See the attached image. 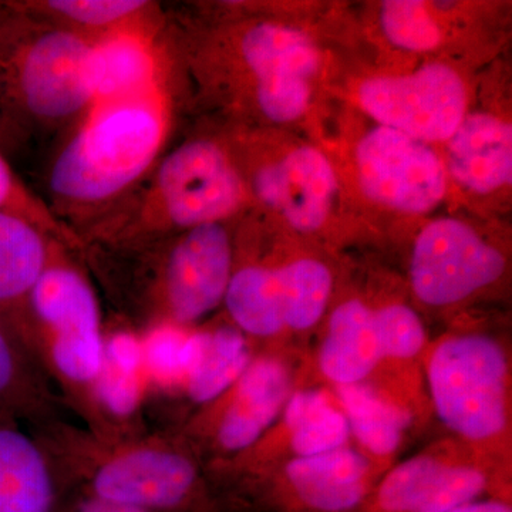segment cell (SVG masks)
<instances>
[{"label":"cell","mask_w":512,"mask_h":512,"mask_svg":"<svg viewBox=\"0 0 512 512\" xmlns=\"http://www.w3.org/2000/svg\"><path fill=\"white\" fill-rule=\"evenodd\" d=\"M286 332L305 333L319 325L335 288L325 259L298 255L274 261Z\"/></svg>","instance_id":"cell-27"},{"label":"cell","mask_w":512,"mask_h":512,"mask_svg":"<svg viewBox=\"0 0 512 512\" xmlns=\"http://www.w3.org/2000/svg\"><path fill=\"white\" fill-rule=\"evenodd\" d=\"M18 148V144L9 136L8 130H6L2 120H0V151L6 154V156H9V154H12L13 151L18 150Z\"/></svg>","instance_id":"cell-33"},{"label":"cell","mask_w":512,"mask_h":512,"mask_svg":"<svg viewBox=\"0 0 512 512\" xmlns=\"http://www.w3.org/2000/svg\"><path fill=\"white\" fill-rule=\"evenodd\" d=\"M64 252L74 251L22 218L0 212V323L35 362L30 298Z\"/></svg>","instance_id":"cell-18"},{"label":"cell","mask_w":512,"mask_h":512,"mask_svg":"<svg viewBox=\"0 0 512 512\" xmlns=\"http://www.w3.org/2000/svg\"><path fill=\"white\" fill-rule=\"evenodd\" d=\"M148 380L140 333L114 325L104 332L103 365L82 426L100 436L124 437L147 431L143 410Z\"/></svg>","instance_id":"cell-16"},{"label":"cell","mask_w":512,"mask_h":512,"mask_svg":"<svg viewBox=\"0 0 512 512\" xmlns=\"http://www.w3.org/2000/svg\"><path fill=\"white\" fill-rule=\"evenodd\" d=\"M293 392L292 370L284 357L261 353L228 389L198 407L175 430L198 456L210 457L207 467L225 463L272 429Z\"/></svg>","instance_id":"cell-10"},{"label":"cell","mask_w":512,"mask_h":512,"mask_svg":"<svg viewBox=\"0 0 512 512\" xmlns=\"http://www.w3.org/2000/svg\"><path fill=\"white\" fill-rule=\"evenodd\" d=\"M349 163L360 197L397 217H426L450 195L440 151L380 124L356 138Z\"/></svg>","instance_id":"cell-13"},{"label":"cell","mask_w":512,"mask_h":512,"mask_svg":"<svg viewBox=\"0 0 512 512\" xmlns=\"http://www.w3.org/2000/svg\"><path fill=\"white\" fill-rule=\"evenodd\" d=\"M382 35L394 49L437 55L447 45L446 3L389 0L379 6Z\"/></svg>","instance_id":"cell-28"},{"label":"cell","mask_w":512,"mask_h":512,"mask_svg":"<svg viewBox=\"0 0 512 512\" xmlns=\"http://www.w3.org/2000/svg\"><path fill=\"white\" fill-rule=\"evenodd\" d=\"M62 497L35 436L16 421L0 420V512H57Z\"/></svg>","instance_id":"cell-21"},{"label":"cell","mask_w":512,"mask_h":512,"mask_svg":"<svg viewBox=\"0 0 512 512\" xmlns=\"http://www.w3.org/2000/svg\"><path fill=\"white\" fill-rule=\"evenodd\" d=\"M238 221L123 245H84L80 261L121 325L194 328L224 303Z\"/></svg>","instance_id":"cell-2"},{"label":"cell","mask_w":512,"mask_h":512,"mask_svg":"<svg viewBox=\"0 0 512 512\" xmlns=\"http://www.w3.org/2000/svg\"><path fill=\"white\" fill-rule=\"evenodd\" d=\"M30 311L37 365L83 423L103 365L106 323L79 255L64 252L46 269L33 289Z\"/></svg>","instance_id":"cell-7"},{"label":"cell","mask_w":512,"mask_h":512,"mask_svg":"<svg viewBox=\"0 0 512 512\" xmlns=\"http://www.w3.org/2000/svg\"><path fill=\"white\" fill-rule=\"evenodd\" d=\"M443 512H512L511 501L505 498L490 497L457 505Z\"/></svg>","instance_id":"cell-32"},{"label":"cell","mask_w":512,"mask_h":512,"mask_svg":"<svg viewBox=\"0 0 512 512\" xmlns=\"http://www.w3.org/2000/svg\"><path fill=\"white\" fill-rule=\"evenodd\" d=\"M249 212L251 197L234 151L224 131L211 126L165 150L133 190L77 237L82 248L133 244L239 221Z\"/></svg>","instance_id":"cell-4"},{"label":"cell","mask_w":512,"mask_h":512,"mask_svg":"<svg viewBox=\"0 0 512 512\" xmlns=\"http://www.w3.org/2000/svg\"><path fill=\"white\" fill-rule=\"evenodd\" d=\"M64 404L43 370L0 323V420L29 429L63 419Z\"/></svg>","instance_id":"cell-26"},{"label":"cell","mask_w":512,"mask_h":512,"mask_svg":"<svg viewBox=\"0 0 512 512\" xmlns=\"http://www.w3.org/2000/svg\"><path fill=\"white\" fill-rule=\"evenodd\" d=\"M94 43L0 0V120L18 147L72 131L92 111Z\"/></svg>","instance_id":"cell-6"},{"label":"cell","mask_w":512,"mask_h":512,"mask_svg":"<svg viewBox=\"0 0 512 512\" xmlns=\"http://www.w3.org/2000/svg\"><path fill=\"white\" fill-rule=\"evenodd\" d=\"M434 412L458 441L494 463L510 451L511 369L507 350L480 332L450 333L424 353Z\"/></svg>","instance_id":"cell-8"},{"label":"cell","mask_w":512,"mask_h":512,"mask_svg":"<svg viewBox=\"0 0 512 512\" xmlns=\"http://www.w3.org/2000/svg\"><path fill=\"white\" fill-rule=\"evenodd\" d=\"M491 461L461 441H447L390 467L353 512H443L498 490ZM510 500V498H508Z\"/></svg>","instance_id":"cell-15"},{"label":"cell","mask_w":512,"mask_h":512,"mask_svg":"<svg viewBox=\"0 0 512 512\" xmlns=\"http://www.w3.org/2000/svg\"><path fill=\"white\" fill-rule=\"evenodd\" d=\"M254 356L251 340L231 323L204 329L194 326L185 333L177 369L164 396L184 397L198 409L228 389Z\"/></svg>","instance_id":"cell-20"},{"label":"cell","mask_w":512,"mask_h":512,"mask_svg":"<svg viewBox=\"0 0 512 512\" xmlns=\"http://www.w3.org/2000/svg\"><path fill=\"white\" fill-rule=\"evenodd\" d=\"M33 18L99 42L128 30H161L165 9L150 0H15Z\"/></svg>","instance_id":"cell-23"},{"label":"cell","mask_w":512,"mask_h":512,"mask_svg":"<svg viewBox=\"0 0 512 512\" xmlns=\"http://www.w3.org/2000/svg\"><path fill=\"white\" fill-rule=\"evenodd\" d=\"M466 74L444 57H431L416 70L360 80L355 99L373 123L430 146H443L471 110Z\"/></svg>","instance_id":"cell-12"},{"label":"cell","mask_w":512,"mask_h":512,"mask_svg":"<svg viewBox=\"0 0 512 512\" xmlns=\"http://www.w3.org/2000/svg\"><path fill=\"white\" fill-rule=\"evenodd\" d=\"M440 156L448 188L470 200H497L510 194L512 183L511 120L491 110H470Z\"/></svg>","instance_id":"cell-17"},{"label":"cell","mask_w":512,"mask_h":512,"mask_svg":"<svg viewBox=\"0 0 512 512\" xmlns=\"http://www.w3.org/2000/svg\"><path fill=\"white\" fill-rule=\"evenodd\" d=\"M165 13L161 45L175 109L187 97L224 127L288 130L308 119L325 57L309 30L261 6Z\"/></svg>","instance_id":"cell-1"},{"label":"cell","mask_w":512,"mask_h":512,"mask_svg":"<svg viewBox=\"0 0 512 512\" xmlns=\"http://www.w3.org/2000/svg\"><path fill=\"white\" fill-rule=\"evenodd\" d=\"M335 399L348 419L359 450L383 471L403 443L412 414L393 394L366 382L335 386Z\"/></svg>","instance_id":"cell-25"},{"label":"cell","mask_w":512,"mask_h":512,"mask_svg":"<svg viewBox=\"0 0 512 512\" xmlns=\"http://www.w3.org/2000/svg\"><path fill=\"white\" fill-rule=\"evenodd\" d=\"M384 473L362 451L346 446L291 458L239 487L265 512H353Z\"/></svg>","instance_id":"cell-14"},{"label":"cell","mask_w":512,"mask_h":512,"mask_svg":"<svg viewBox=\"0 0 512 512\" xmlns=\"http://www.w3.org/2000/svg\"><path fill=\"white\" fill-rule=\"evenodd\" d=\"M175 104L170 90L93 107L70 131L47 173L50 210L74 232L97 220L167 150Z\"/></svg>","instance_id":"cell-5"},{"label":"cell","mask_w":512,"mask_h":512,"mask_svg":"<svg viewBox=\"0 0 512 512\" xmlns=\"http://www.w3.org/2000/svg\"><path fill=\"white\" fill-rule=\"evenodd\" d=\"M228 322L249 340H275L286 333L274 261L261 258L237 237L234 271L227 292Z\"/></svg>","instance_id":"cell-24"},{"label":"cell","mask_w":512,"mask_h":512,"mask_svg":"<svg viewBox=\"0 0 512 512\" xmlns=\"http://www.w3.org/2000/svg\"><path fill=\"white\" fill-rule=\"evenodd\" d=\"M0 212L22 218L29 224L42 229L50 237L56 238L76 254H80L82 244L76 232L60 221L55 212L50 210L45 198L37 195L15 173L8 156L2 151H0Z\"/></svg>","instance_id":"cell-30"},{"label":"cell","mask_w":512,"mask_h":512,"mask_svg":"<svg viewBox=\"0 0 512 512\" xmlns=\"http://www.w3.org/2000/svg\"><path fill=\"white\" fill-rule=\"evenodd\" d=\"M218 127L234 151L252 212H265L296 234L325 232L336 217L342 187L322 148L288 137V130Z\"/></svg>","instance_id":"cell-9"},{"label":"cell","mask_w":512,"mask_h":512,"mask_svg":"<svg viewBox=\"0 0 512 512\" xmlns=\"http://www.w3.org/2000/svg\"><path fill=\"white\" fill-rule=\"evenodd\" d=\"M508 256L493 238L463 218L446 215L417 232L410 256V288L434 311L461 308L500 284Z\"/></svg>","instance_id":"cell-11"},{"label":"cell","mask_w":512,"mask_h":512,"mask_svg":"<svg viewBox=\"0 0 512 512\" xmlns=\"http://www.w3.org/2000/svg\"><path fill=\"white\" fill-rule=\"evenodd\" d=\"M73 512H153L143 508L130 507V505L104 503L92 498L76 497L69 505Z\"/></svg>","instance_id":"cell-31"},{"label":"cell","mask_w":512,"mask_h":512,"mask_svg":"<svg viewBox=\"0 0 512 512\" xmlns=\"http://www.w3.org/2000/svg\"><path fill=\"white\" fill-rule=\"evenodd\" d=\"M45 450L62 495L153 512H231L202 458L175 429L100 436L64 419L29 429Z\"/></svg>","instance_id":"cell-3"},{"label":"cell","mask_w":512,"mask_h":512,"mask_svg":"<svg viewBox=\"0 0 512 512\" xmlns=\"http://www.w3.org/2000/svg\"><path fill=\"white\" fill-rule=\"evenodd\" d=\"M382 365H410L429 348L426 328L412 306L399 301L372 305Z\"/></svg>","instance_id":"cell-29"},{"label":"cell","mask_w":512,"mask_h":512,"mask_svg":"<svg viewBox=\"0 0 512 512\" xmlns=\"http://www.w3.org/2000/svg\"><path fill=\"white\" fill-rule=\"evenodd\" d=\"M318 366L333 387L369 382L382 366L372 303L362 296H349L332 309Z\"/></svg>","instance_id":"cell-22"},{"label":"cell","mask_w":512,"mask_h":512,"mask_svg":"<svg viewBox=\"0 0 512 512\" xmlns=\"http://www.w3.org/2000/svg\"><path fill=\"white\" fill-rule=\"evenodd\" d=\"M161 32L128 30L94 43L90 59L93 107L168 89Z\"/></svg>","instance_id":"cell-19"}]
</instances>
